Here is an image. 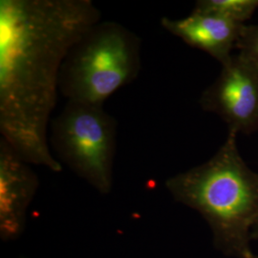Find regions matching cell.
<instances>
[{
    "mask_svg": "<svg viewBox=\"0 0 258 258\" xmlns=\"http://www.w3.org/2000/svg\"><path fill=\"white\" fill-rule=\"evenodd\" d=\"M142 68L141 40L116 21H99L72 47L59 75L67 102L103 105Z\"/></svg>",
    "mask_w": 258,
    "mask_h": 258,
    "instance_id": "3957f363",
    "label": "cell"
},
{
    "mask_svg": "<svg viewBox=\"0 0 258 258\" xmlns=\"http://www.w3.org/2000/svg\"><path fill=\"white\" fill-rule=\"evenodd\" d=\"M204 110L219 116L229 131L258 130V66L238 54L221 64V71L200 98Z\"/></svg>",
    "mask_w": 258,
    "mask_h": 258,
    "instance_id": "5b68a950",
    "label": "cell"
},
{
    "mask_svg": "<svg viewBox=\"0 0 258 258\" xmlns=\"http://www.w3.org/2000/svg\"><path fill=\"white\" fill-rule=\"evenodd\" d=\"M237 135L229 131L210 160L165 184L175 201L202 215L217 250L228 257L249 258L251 232L258 223V172L240 155Z\"/></svg>",
    "mask_w": 258,
    "mask_h": 258,
    "instance_id": "7a4b0ae2",
    "label": "cell"
},
{
    "mask_svg": "<svg viewBox=\"0 0 258 258\" xmlns=\"http://www.w3.org/2000/svg\"><path fill=\"white\" fill-rule=\"evenodd\" d=\"M258 8V0H199L194 11L211 13L237 24H244Z\"/></svg>",
    "mask_w": 258,
    "mask_h": 258,
    "instance_id": "ba28073f",
    "label": "cell"
},
{
    "mask_svg": "<svg viewBox=\"0 0 258 258\" xmlns=\"http://www.w3.org/2000/svg\"><path fill=\"white\" fill-rule=\"evenodd\" d=\"M91 0L0 1V131L30 165L60 172L48 126L70 49L102 19Z\"/></svg>",
    "mask_w": 258,
    "mask_h": 258,
    "instance_id": "6da1fadb",
    "label": "cell"
},
{
    "mask_svg": "<svg viewBox=\"0 0 258 258\" xmlns=\"http://www.w3.org/2000/svg\"><path fill=\"white\" fill-rule=\"evenodd\" d=\"M249 258H258V255H255L254 253H252Z\"/></svg>",
    "mask_w": 258,
    "mask_h": 258,
    "instance_id": "8fae6325",
    "label": "cell"
},
{
    "mask_svg": "<svg viewBox=\"0 0 258 258\" xmlns=\"http://www.w3.org/2000/svg\"><path fill=\"white\" fill-rule=\"evenodd\" d=\"M236 49L240 56L258 66V24L243 25Z\"/></svg>",
    "mask_w": 258,
    "mask_h": 258,
    "instance_id": "9c48e42d",
    "label": "cell"
},
{
    "mask_svg": "<svg viewBox=\"0 0 258 258\" xmlns=\"http://www.w3.org/2000/svg\"><path fill=\"white\" fill-rule=\"evenodd\" d=\"M163 28L189 46L199 49L223 64L236 49L244 24H237L211 13L192 11L184 19H161Z\"/></svg>",
    "mask_w": 258,
    "mask_h": 258,
    "instance_id": "52a82bcc",
    "label": "cell"
},
{
    "mask_svg": "<svg viewBox=\"0 0 258 258\" xmlns=\"http://www.w3.org/2000/svg\"><path fill=\"white\" fill-rule=\"evenodd\" d=\"M38 188V178L9 144L0 141V236L5 242L21 236L27 212Z\"/></svg>",
    "mask_w": 258,
    "mask_h": 258,
    "instance_id": "8992f818",
    "label": "cell"
},
{
    "mask_svg": "<svg viewBox=\"0 0 258 258\" xmlns=\"http://www.w3.org/2000/svg\"><path fill=\"white\" fill-rule=\"evenodd\" d=\"M117 122L103 105L67 102L51 122V141L58 161L100 194L113 187Z\"/></svg>",
    "mask_w": 258,
    "mask_h": 258,
    "instance_id": "277c9868",
    "label": "cell"
},
{
    "mask_svg": "<svg viewBox=\"0 0 258 258\" xmlns=\"http://www.w3.org/2000/svg\"><path fill=\"white\" fill-rule=\"evenodd\" d=\"M251 238L252 240L258 239V223L257 225L253 228L252 232H251Z\"/></svg>",
    "mask_w": 258,
    "mask_h": 258,
    "instance_id": "30bf717a",
    "label": "cell"
}]
</instances>
